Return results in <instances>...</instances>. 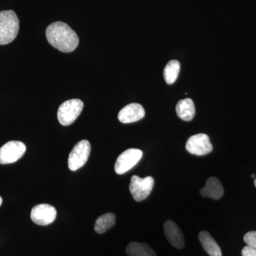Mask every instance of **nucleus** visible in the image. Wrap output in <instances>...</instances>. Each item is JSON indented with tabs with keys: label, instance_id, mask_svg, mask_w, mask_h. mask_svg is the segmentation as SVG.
<instances>
[{
	"label": "nucleus",
	"instance_id": "nucleus-1",
	"mask_svg": "<svg viewBox=\"0 0 256 256\" xmlns=\"http://www.w3.org/2000/svg\"><path fill=\"white\" fill-rule=\"evenodd\" d=\"M48 43L60 52L70 53L78 46L77 34L67 24L56 22L50 24L46 30Z\"/></svg>",
	"mask_w": 256,
	"mask_h": 256
},
{
	"label": "nucleus",
	"instance_id": "nucleus-2",
	"mask_svg": "<svg viewBox=\"0 0 256 256\" xmlns=\"http://www.w3.org/2000/svg\"><path fill=\"white\" fill-rule=\"evenodd\" d=\"M20 30V20L12 10L0 12V45L14 41Z\"/></svg>",
	"mask_w": 256,
	"mask_h": 256
},
{
	"label": "nucleus",
	"instance_id": "nucleus-3",
	"mask_svg": "<svg viewBox=\"0 0 256 256\" xmlns=\"http://www.w3.org/2000/svg\"><path fill=\"white\" fill-rule=\"evenodd\" d=\"M82 108L84 102L79 99L65 101L58 108L57 114L60 124L64 126H68L73 124L82 114Z\"/></svg>",
	"mask_w": 256,
	"mask_h": 256
},
{
	"label": "nucleus",
	"instance_id": "nucleus-4",
	"mask_svg": "<svg viewBox=\"0 0 256 256\" xmlns=\"http://www.w3.org/2000/svg\"><path fill=\"white\" fill-rule=\"evenodd\" d=\"M92 146L86 140H82L74 146L68 159V168L72 171H76L82 168L88 160Z\"/></svg>",
	"mask_w": 256,
	"mask_h": 256
},
{
	"label": "nucleus",
	"instance_id": "nucleus-5",
	"mask_svg": "<svg viewBox=\"0 0 256 256\" xmlns=\"http://www.w3.org/2000/svg\"><path fill=\"white\" fill-rule=\"evenodd\" d=\"M154 185V180L152 176L140 178L137 175H133L131 178L129 190L136 202H142L150 194Z\"/></svg>",
	"mask_w": 256,
	"mask_h": 256
},
{
	"label": "nucleus",
	"instance_id": "nucleus-6",
	"mask_svg": "<svg viewBox=\"0 0 256 256\" xmlns=\"http://www.w3.org/2000/svg\"><path fill=\"white\" fill-rule=\"evenodd\" d=\"M142 156V150L139 149L131 148L124 151L116 160L114 171L118 174H124L138 164Z\"/></svg>",
	"mask_w": 256,
	"mask_h": 256
},
{
	"label": "nucleus",
	"instance_id": "nucleus-7",
	"mask_svg": "<svg viewBox=\"0 0 256 256\" xmlns=\"http://www.w3.org/2000/svg\"><path fill=\"white\" fill-rule=\"evenodd\" d=\"M26 146L20 141H10L0 148V164H8L18 161L24 154Z\"/></svg>",
	"mask_w": 256,
	"mask_h": 256
},
{
	"label": "nucleus",
	"instance_id": "nucleus-8",
	"mask_svg": "<svg viewBox=\"0 0 256 256\" xmlns=\"http://www.w3.org/2000/svg\"><path fill=\"white\" fill-rule=\"evenodd\" d=\"M188 152L195 156H203L210 154L213 150V146L210 137L206 134H197L188 138L186 144Z\"/></svg>",
	"mask_w": 256,
	"mask_h": 256
},
{
	"label": "nucleus",
	"instance_id": "nucleus-9",
	"mask_svg": "<svg viewBox=\"0 0 256 256\" xmlns=\"http://www.w3.org/2000/svg\"><path fill=\"white\" fill-rule=\"evenodd\" d=\"M56 215L54 207L47 204H41L32 208L31 220L37 225L47 226L54 222Z\"/></svg>",
	"mask_w": 256,
	"mask_h": 256
},
{
	"label": "nucleus",
	"instance_id": "nucleus-10",
	"mask_svg": "<svg viewBox=\"0 0 256 256\" xmlns=\"http://www.w3.org/2000/svg\"><path fill=\"white\" fill-rule=\"evenodd\" d=\"M146 116V111L139 104H131L124 107L118 114V120L122 124H128L140 120Z\"/></svg>",
	"mask_w": 256,
	"mask_h": 256
},
{
	"label": "nucleus",
	"instance_id": "nucleus-11",
	"mask_svg": "<svg viewBox=\"0 0 256 256\" xmlns=\"http://www.w3.org/2000/svg\"><path fill=\"white\" fill-rule=\"evenodd\" d=\"M165 236L172 246L181 249L184 247L185 240L182 232L178 225L171 220H168L164 224Z\"/></svg>",
	"mask_w": 256,
	"mask_h": 256
},
{
	"label": "nucleus",
	"instance_id": "nucleus-12",
	"mask_svg": "<svg viewBox=\"0 0 256 256\" xmlns=\"http://www.w3.org/2000/svg\"><path fill=\"white\" fill-rule=\"evenodd\" d=\"M200 194L203 197L218 200L224 195V188L218 178H210L207 180L204 188H202Z\"/></svg>",
	"mask_w": 256,
	"mask_h": 256
},
{
	"label": "nucleus",
	"instance_id": "nucleus-13",
	"mask_svg": "<svg viewBox=\"0 0 256 256\" xmlns=\"http://www.w3.org/2000/svg\"><path fill=\"white\" fill-rule=\"evenodd\" d=\"M198 240L201 242L204 250L210 256H222L220 246L206 230H202L198 234Z\"/></svg>",
	"mask_w": 256,
	"mask_h": 256
},
{
	"label": "nucleus",
	"instance_id": "nucleus-14",
	"mask_svg": "<svg viewBox=\"0 0 256 256\" xmlns=\"http://www.w3.org/2000/svg\"><path fill=\"white\" fill-rule=\"evenodd\" d=\"M176 112L178 117L184 121H191L195 116V106L193 100L185 98L178 101L176 106Z\"/></svg>",
	"mask_w": 256,
	"mask_h": 256
},
{
	"label": "nucleus",
	"instance_id": "nucleus-15",
	"mask_svg": "<svg viewBox=\"0 0 256 256\" xmlns=\"http://www.w3.org/2000/svg\"><path fill=\"white\" fill-rule=\"evenodd\" d=\"M126 252L130 256H156V252L149 245L136 242H130Z\"/></svg>",
	"mask_w": 256,
	"mask_h": 256
},
{
	"label": "nucleus",
	"instance_id": "nucleus-16",
	"mask_svg": "<svg viewBox=\"0 0 256 256\" xmlns=\"http://www.w3.org/2000/svg\"><path fill=\"white\" fill-rule=\"evenodd\" d=\"M116 222V217L114 214L107 213L100 216L96 220L95 232L98 234H104L114 226Z\"/></svg>",
	"mask_w": 256,
	"mask_h": 256
},
{
	"label": "nucleus",
	"instance_id": "nucleus-17",
	"mask_svg": "<svg viewBox=\"0 0 256 256\" xmlns=\"http://www.w3.org/2000/svg\"><path fill=\"white\" fill-rule=\"evenodd\" d=\"M180 72V62L176 60H172L168 62L164 69V77L166 84L169 85L174 84L178 78Z\"/></svg>",
	"mask_w": 256,
	"mask_h": 256
},
{
	"label": "nucleus",
	"instance_id": "nucleus-18",
	"mask_svg": "<svg viewBox=\"0 0 256 256\" xmlns=\"http://www.w3.org/2000/svg\"><path fill=\"white\" fill-rule=\"evenodd\" d=\"M244 242L247 244L248 246L256 249V230L248 232L244 238Z\"/></svg>",
	"mask_w": 256,
	"mask_h": 256
},
{
	"label": "nucleus",
	"instance_id": "nucleus-19",
	"mask_svg": "<svg viewBox=\"0 0 256 256\" xmlns=\"http://www.w3.org/2000/svg\"><path fill=\"white\" fill-rule=\"evenodd\" d=\"M242 256H256V249L249 246H245L242 250Z\"/></svg>",
	"mask_w": 256,
	"mask_h": 256
},
{
	"label": "nucleus",
	"instance_id": "nucleus-20",
	"mask_svg": "<svg viewBox=\"0 0 256 256\" xmlns=\"http://www.w3.org/2000/svg\"><path fill=\"white\" fill-rule=\"evenodd\" d=\"M2 204V198L0 196V206H1Z\"/></svg>",
	"mask_w": 256,
	"mask_h": 256
},
{
	"label": "nucleus",
	"instance_id": "nucleus-21",
	"mask_svg": "<svg viewBox=\"0 0 256 256\" xmlns=\"http://www.w3.org/2000/svg\"><path fill=\"white\" fill-rule=\"evenodd\" d=\"M254 184H255V186L256 188V178L255 180V181H254Z\"/></svg>",
	"mask_w": 256,
	"mask_h": 256
},
{
	"label": "nucleus",
	"instance_id": "nucleus-22",
	"mask_svg": "<svg viewBox=\"0 0 256 256\" xmlns=\"http://www.w3.org/2000/svg\"><path fill=\"white\" fill-rule=\"evenodd\" d=\"M252 178H255V174H252Z\"/></svg>",
	"mask_w": 256,
	"mask_h": 256
}]
</instances>
